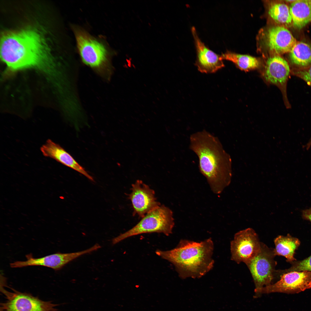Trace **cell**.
I'll list each match as a JSON object with an SVG mask.
<instances>
[{"mask_svg":"<svg viewBox=\"0 0 311 311\" xmlns=\"http://www.w3.org/2000/svg\"><path fill=\"white\" fill-rule=\"evenodd\" d=\"M214 248L211 238L200 242L182 239L174 248L165 251L158 249L155 253L172 263L181 278H199L213 267Z\"/></svg>","mask_w":311,"mask_h":311,"instance_id":"cell-3","label":"cell"},{"mask_svg":"<svg viewBox=\"0 0 311 311\" xmlns=\"http://www.w3.org/2000/svg\"><path fill=\"white\" fill-rule=\"evenodd\" d=\"M291 70V74L303 80L311 86V65L303 68H293Z\"/></svg>","mask_w":311,"mask_h":311,"instance_id":"cell-22","label":"cell"},{"mask_svg":"<svg viewBox=\"0 0 311 311\" xmlns=\"http://www.w3.org/2000/svg\"><path fill=\"white\" fill-rule=\"evenodd\" d=\"M289 9L295 28L301 29L311 22V0H296Z\"/></svg>","mask_w":311,"mask_h":311,"instance_id":"cell-16","label":"cell"},{"mask_svg":"<svg viewBox=\"0 0 311 311\" xmlns=\"http://www.w3.org/2000/svg\"><path fill=\"white\" fill-rule=\"evenodd\" d=\"M0 56L11 71L35 68L50 74L54 72V63L45 41L34 29L3 33Z\"/></svg>","mask_w":311,"mask_h":311,"instance_id":"cell-1","label":"cell"},{"mask_svg":"<svg viewBox=\"0 0 311 311\" xmlns=\"http://www.w3.org/2000/svg\"><path fill=\"white\" fill-rule=\"evenodd\" d=\"M134 227L114 238L113 244L128 238L144 233H162L168 236L172 233L175 222L173 212L169 208L160 205L145 215Z\"/></svg>","mask_w":311,"mask_h":311,"instance_id":"cell-5","label":"cell"},{"mask_svg":"<svg viewBox=\"0 0 311 311\" xmlns=\"http://www.w3.org/2000/svg\"><path fill=\"white\" fill-rule=\"evenodd\" d=\"M291 70L287 62L278 56L269 58L265 64L262 75L267 83L274 85L280 90L287 108L291 106L287 98V84Z\"/></svg>","mask_w":311,"mask_h":311,"instance_id":"cell-10","label":"cell"},{"mask_svg":"<svg viewBox=\"0 0 311 311\" xmlns=\"http://www.w3.org/2000/svg\"><path fill=\"white\" fill-rule=\"evenodd\" d=\"M278 276L279 279L275 283L255 290L256 295L274 292L297 293L311 288V271L286 272L278 270L276 277Z\"/></svg>","mask_w":311,"mask_h":311,"instance_id":"cell-8","label":"cell"},{"mask_svg":"<svg viewBox=\"0 0 311 311\" xmlns=\"http://www.w3.org/2000/svg\"><path fill=\"white\" fill-rule=\"evenodd\" d=\"M289 57L293 68H301L311 65V43L296 42L289 52Z\"/></svg>","mask_w":311,"mask_h":311,"instance_id":"cell-18","label":"cell"},{"mask_svg":"<svg viewBox=\"0 0 311 311\" xmlns=\"http://www.w3.org/2000/svg\"><path fill=\"white\" fill-rule=\"evenodd\" d=\"M88 253V251L85 250L69 253H57L38 258H34L31 254H29L26 255V261H15L10 263V266L12 268H19L31 266H41L58 270L70 261Z\"/></svg>","mask_w":311,"mask_h":311,"instance_id":"cell-12","label":"cell"},{"mask_svg":"<svg viewBox=\"0 0 311 311\" xmlns=\"http://www.w3.org/2000/svg\"><path fill=\"white\" fill-rule=\"evenodd\" d=\"M271 18L280 26L290 27L293 25L289 7L285 4L275 3L271 5L268 11Z\"/></svg>","mask_w":311,"mask_h":311,"instance_id":"cell-20","label":"cell"},{"mask_svg":"<svg viewBox=\"0 0 311 311\" xmlns=\"http://www.w3.org/2000/svg\"><path fill=\"white\" fill-rule=\"evenodd\" d=\"M40 150L45 156L54 159L84 175L92 181L93 177L66 150L59 145L50 139L48 140L41 147Z\"/></svg>","mask_w":311,"mask_h":311,"instance_id":"cell-15","label":"cell"},{"mask_svg":"<svg viewBox=\"0 0 311 311\" xmlns=\"http://www.w3.org/2000/svg\"><path fill=\"white\" fill-rule=\"evenodd\" d=\"M311 147V138L309 140L308 142V143L306 145V148L307 149H309L310 147Z\"/></svg>","mask_w":311,"mask_h":311,"instance_id":"cell-24","label":"cell"},{"mask_svg":"<svg viewBox=\"0 0 311 311\" xmlns=\"http://www.w3.org/2000/svg\"><path fill=\"white\" fill-rule=\"evenodd\" d=\"M72 28L83 62L95 69H100L109 66L111 52L106 44L81 27L73 26Z\"/></svg>","mask_w":311,"mask_h":311,"instance_id":"cell-4","label":"cell"},{"mask_svg":"<svg viewBox=\"0 0 311 311\" xmlns=\"http://www.w3.org/2000/svg\"><path fill=\"white\" fill-rule=\"evenodd\" d=\"M295 1H296V0H286V1H286L287 2L290 3H291L293 2H294Z\"/></svg>","mask_w":311,"mask_h":311,"instance_id":"cell-25","label":"cell"},{"mask_svg":"<svg viewBox=\"0 0 311 311\" xmlns=\"http://www.w3.org/2000/svg\"><path fill=\"white\" fill-rule=\"evenodd\" d=\"M296 42L291 32L283 26L272 27L266 33V46L269 51L275 54L289 53Z\"/></svg>","mask_w":311,"mask_h":311,"instance_id":"cell-14","label":"cell"},{"mask_svg":"<svg viewBox=\"0 0 311 311\" xmlns=\"http://www.w3.org/2000/svg\"><path fill=\"white\" fill-rule=\"evenodd\" d=\"M9 287L12 291L1 285V291L6 300L0 303V311H60L56 308L58 304L51 301L42 300L30 293Z\"/></svg>","mask_w":311,"mask_h":311,"instance_id":"cell-6","label":"cell"},{"mask_svg":"<svg viewBox=\"0 0 311 311\" xmlns=\"http://www.w3.org/2000/svg\"><path fill=\"white\" fill-rule=\"evenodd\" d=\"M196 53L195 65L198 70L202 73H214L224 66L221 55L208 48L199 38L196 29L191 28Z\"/></svg>","mask_w":311,"mask_h":311,"instance_id":"cell-13","label":"cell"},{"mask_svg":"<svg viewBox=\"0 0 311 311\" xmlns=\"http://www.w3.org/2000/svg\"><path fill=\"white\" fill-rule=\"evenodd\" d=\"M189 149L198 156L201 173L212 191L220 194L230 180V160L219 139L206 130L192 134Z\"/></svg>","mask_w":311,"mask_h":311,"instance_id":"cell-2","label":"cell"},{"mask_svg":"<svg viewBox=\"0 0 311 311\" xmlns=\"http://www.w3.org/2000/svg\"><path fill=\"white\" fill-rule=\"evenodd\" d=\"M275 256L274 249L261 242L260 252L246 265L253 278L255 289L270 285L276 277L277 262L274 259Z\"/></svg>","mask_w":311,"mask_h":311,"instance_id":"cell-7","label":"cell"},{"mask_svg":"<svg viewBox=\"0 0 311 311\" xmlns=\"http://www.w3.org/2000/svg\"><path fill=\"white\" fill-rule=\"evenodd\" d=\"M221 56L223 60L233 62L240 69L245 71L256 69L260 65V62L257 58L249 55L227 52Z\"/></svg>","mask_w":311,"mask_h":311,"instance_id":"cell-19","label":"cell"},{"mask_svg":"<svg viewBox=\"0 0 311 311\" xmlns=\"http://www.w3.org/2000/svg\"><path fill=\"white\" fill-rule=\"evenodd\" d=\"M275 247L274 255L281 256L286 258V261L291 263L296 261L294 255L295 251L300 244V241L297 238L288 234L286 236L279 235L274 239Z\"/></svg>","mask_w":311,"mask_h":311,"instance_id":"cell-17","label":"cell"},{"mask_svg":"<svg viewBox=\"0 0 311 311\" xmlns=\"http://www.w3.org/2000/svg\"><path fill=\"white\" fill-rule=\"evenodd\" d=\"M291 267L288 269L282 270L284 272L311 271V255L308 257L299 261H295L290 263Z\"/></svg>","mask_w":311,"mask_h":311,"instance_id":"cell-21","label":"cell"},{"mask_svg":"<svg viewBox=\"0 0 311 311\" xmlns=\"http://www.w3.org/2000/svg\"><path fill=\"white\" fill-rule=\"evenodd\" d=\"M261 242L258 235L252 228L239 231L230 242L231 259L237 263L246 265L259 253Z\"/></svg>","mask_w":311,"mask_h":311,"instance_id":"cell-9","label":"cell"},{"mask_svg":"<svg viewBox=\"0 0 311 311\" xmlns=\"http://www.w3.org/2000/svg\"><path fill=\"white\" fill-rule=\"evenodd\" d=\"M302 218L311 222V208L302 211Z\"/></svg>","mask_w":311,"mask_h":311,"instance_id":"cell-23","label":"cell"},{"mask_svg":"<svg viewBox=\"0 0 311 311\" xmlns=\"http://www.w3.org/2000/svg\"><path fill=\"white\" fill-rule=\"evenodd\" d=\"M131 191L128 198L132 204L133 215L142 218L161 205L156 200L154 191L142 181L137 180L132 184Z\"/></svg>","mask_w":311,"mask_h":311,"instance_id":"cell-11","label":"cell"}]
</instances>
